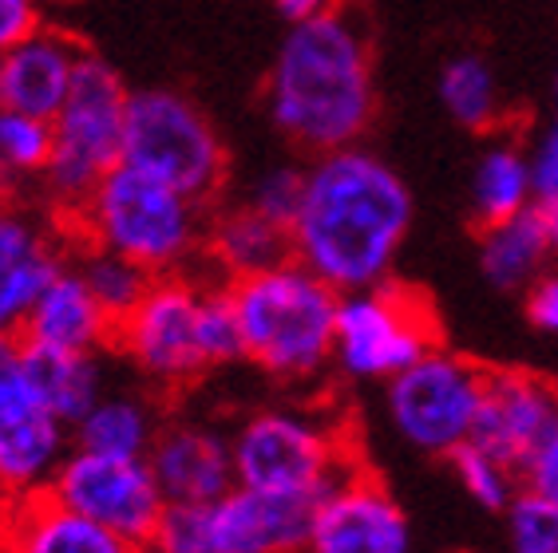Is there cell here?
Returning <instances> with one entry per match:
<instances>
[{
  "instance_id": "cell-1",
  "label": "cell",
  "mask_w": 558,
  "mask_h": 553,
  "mask_svg": "<svg viewBox=\"0 0 558 553\" xmlns=\"http://www.w3.org/2000/svg\"><path fill=\"white\" fill-rule=\"evenodd\" d=\"M412 218L416 202L409 182L376 150L317 155L305 167V191L290 222L293 261L333 293L385 285L412 234Z\"/></svg>"
},
{
  "instance_id": "cell-2",
  "label": "cell",
  "mask_w": 558,
  "mask_h": 553,
  "mask_svg": "<svg viewBox=\"0 0 558 553\" xmlns=\"http://www.w3.org/2000/svg\"><path fill=\"white\" fill-rule=\"evenodd\" d=\"M266 111L313 159L361 147L376 119V60L365 28L341 9L290 24L266 75Z\"/></svg>"
},
{
  "instance_id": "cell-3",
  "label": "cell",
  "mask_w": 558,
  "mask_h": 553,
  "mask_svg": "<svg viewBox=\"0 0 558 553\" xmlns=\"http://www.w3.org/2000/svg\"><path fill=\"white\" fill-rule=\"evenodd\" d=\"M111 348L159 392H183L210 368L242 356L230 285L218 276H155L143 300L116 324Z\"/></svg>"
},
{
  "instance_id": "cell-4",
  "label": "cell",
  "mask_w": 558,
  "mask_h": 553,
  "mask_svg": "<svg viewBox=\"0 0 558 553\" xmlns=\"http://www.w3.org/2000/svg\"><path fill=\"white\" fill-rule=\"evenodd\" d=\"M206 222H210L206 206L119 162L87 194V202L60 225L72 245L116 254L150 276H171L186 273L203 257Z\"/></svg>"
},
{
  "instance_id": "cell-5",
  "label": "cell",
  "mask_w": 558,
  "mask_h": 553,
  "mask_svg": "<svg viewBox=\"0 0 558 553\" xmlns=\"http://www.w3.org/2000/svg\"><path fill=\"white\" fill-rule=\"evenodd\" d=\"M341 293L298 261L230 281L242 356L278 383H313L333 368Z\"/></svg>"
},
{
  "instance_id": "cell-6",
  "label": "cell",
  "mask_w": 558,
  "mask_h": 553,
  "mask_svg": "<svg viewBox=\"0 0 558 553\" xmlns=\"http://www.w3.org/2000/svg\"><path fill=\"white\" fill-rule=\"evenodd\" d=\"M234 482L266 494L317 502L325 490L361 467L344 427L313 407L269 404L230 431Z\"/></svg>"
},
{
  "instance_id": "cell-7",
  "label": "cell",
  "mask_w": 558,
  "mask_h": 553,
  "mask_svg": "<svg viewBox=\"0 0 558 553\" xmlns=\"http://www.w3.org/2000/svg\"><path fill=\"white\" fill-rule=\"evenodd\" d=\"M131 87L123 75L87 52L64 107L52 119V162L40 186L52 202L56 218L64 222L87 194L123 162V131H128Z\"/></svg>"
},
{
  "instance_id": "cell-8",
  "label": "cell",
  "mask_w": 558,
  "mask_h": 553,
  "mask_svg": "<svg viewBox=\"0 0 558 553\" xmlns=\"http://www.w3.org/2000/svg\"><path fill=\"white\" fill-rule=\"evenodd\" d=\"M123 162L215 210L230 182V155L203 107L174 87L131 91Z\"/></svg>"
},
{
  "instance_id": "cell-9",
  "label": "cell",
  "mask_w": 558,
  "mask_h": 553,
  "mask_svg": "<svg viewBox=\"0 0 558 553\" xmlns=\"http://www.w3.org/2000/svg\"><path fill=\"white\" fill-rule=\"evenodd\" d=\"M432 348H440V320L416 288L385 281L337 300L333 368L344 380L388 383Z\"/></svg>"
},
{
  "instance_id": "cell-10",
  "label": "cell",
  "mask_w": 558,
  "mask_h": 553,
  "mask_svg": "<svg viewBox=\"0 0 558 553\" xmlns=\"http://www.w3.org/2000/svg\"><path fill=\"white\" fill-rule=\"evenodd\" d=\"M313 502L234 487L210 506H167L147 553H305Z\"/></svg>"
},
{
  "instance_id": "cell-11",
  "label": "cell",
  "mask_w": 558,
  "mask_h": 553,
  "mask_svg": "<svg viewBox=\"0 0 558 553\" xmlns=\"http://www.w3.org/2000/svg\"><path fill=\"white\" fill-rule=\"evenodd\" d=\"M487 368L440 344L385 383V415L400 443L432 458H451L472 443L484 404Z\"/></svg>"
},
{
  "instance_id": "cell-12",
  "label": "cell",
  "mask_w": 558,
  "mask_h": 553,
  "mask_svg": "<svg viewBox=\"0 0 558 553\" xmlns=\"http://www.w3.org/2000/svg\"><path fill=\"white\" fill-rule=\"evenodd\" d=\"M72 451V431L44 407L21 336H0V502L44 494Z\"/></svg>"
},
{
  "instance_id": "cell-13",
  "label": "cell",
  "mask_w": 558,
  "mask_h": 553,
  "mask_svg": "<svg viewBox=\"0 0 558 553\" xmlns=\"http://www.w3.org/2000/svg\"><path fill=\"white\" fill-rule=\"evenodd\" d=\"M44 494H52L72 514L96 521L143 550L150 545L162 511H167V499L150 475L147 458L96 455V451L75 447L64 455Z\"/></svg>"
},
{
  "instance_id": "cell-14",
  "label": "cell",
  "mask_w": 558,
  "mask_h": 553,
  "mask_svg": "<svg viewBox=\"0 0 558 553\" xmlns=\"http://www.w3.org/2000/svg\"><path fill=\"white\" fill-rule=\"evenodd\" d=\"M305 553H412V521L385 479L353 467L313 502Z\"/></svg>"
},
{
  "instance_id": "cell-15",
  "label": "cell",
  "mask_w": 558,
  "mask_h": 553,
  "mask_svg": "<svg viewBox=\"0 0 558 553\" xmlns=\"http://www.w3.org/2000/svg\"><path fill=\"white\" fill-rule=\"evenodd\" d=\"M68 245L64 225L0 194V336H21L44 285L72 261Z\"/></svg>"
},
{
  "instance_id": "cell-16",
  "label": "cell",
  "mask_w": 558,
  "mask_h": 553,
  "mask_svg": "<svg viewBox=\"0 0 558 553\" xmlns=\"http://www.w3.org/2000/svg\"><path fill=\"white\" fill-rule=\"evenodd\" d=\"M558 423V383L523 368H487L484 404L475 415L472 443L523 475L550 427Z\"/></svg>"
},
{
  "instance_id": "cell-17",
  "label": "cell",
  "mask_w": 558,
  "mask_h": 553,
  "mask_svg": "<svg viewBox=\"0 0 558 553\" xmlns=\"http://www.w3.org/2000/svg\"><path fill=\"white\" fill-rule=\"evenodd\" d=\"M147 467L167 506H210L238 487L230 435L198 419H167L147 451Z\"/></svg>"
},
{
  "instance_id": "cell-18",
  "label": "cell",
  "mask_w": 558,
  "mask_h": 553,
  "mask_svg": "<svg viewBox=\"0 0 558 553\" xmlns=\"http://www.w3.org/2000/svg\"><path fill=\"white\" fill-rule=\"evenodd\" d=\"M84 56L87 48L72 33L40 24L33 36L0 52V107L52 123L72 91Z\"/></svg>"
},
{
  "instance_id": "cell-19",
  "label": "cell",
  "mask_w": 558,
  "mask_h": 553,
  "mask_svg": "<svg viewBox=\"0 0 558 553\" xmlns=\"http://www.w3.org/2000/svg\"><path fill=\"white\" fill-rule=\"evenodd\" d=\"M0 553H147L143 545L80 518L52 494L0 506Z\"/></svg>"
},
{
  "instance_id": "cell-20",
  "label": "cell",
  "mask_w": 558,
  "mask_h": 553,
  "mask_svg": "<svg viewBox=\"0 0 558 553\" xmlns=\"http://www.w3.org/2000/svg\"><path fill=\"white\" fill-rule=\"evenodd\" d=\"M21 341L33 348L108 352L116 341V320L99 309V300L92 297L75 261H68L36 297L33 312L21 329Z\"/></svg>"
},
{
  "instance_id": "cell-21",
  "label": "cell",
  "mask_w": 558,
  "mask_h": 553,
  "mask_svg": "<svg viewBox=\"0 0 558 553\" xmlns=\"http://www.w3.org/2000/svg\"><path fill=\"white\" fill-rule=\"evenodd\" d=\"M203 257L210 261L218 281L230 285V281H242V276L266 273V269L293 261L290 230L262 218L246 202L222 206V210H210Z\"/></svg>"
},
{
  "instance_id": "cell-22",
  "label": "cell",
  "mask_w": 558,
  "mask_h": 553,
  "mask_svg": "<svg viewBox=\"0 0 558 553\" xmlns=\"http://www.w3.org/2000/svg\"><path fill=\"white\" fill-rule=\"evenodd\" d=\"M159 404L143 392H104L99 404L72 427L75 451H96V455H123L147 458L150 443L162 431Z\"/></svg>"
},
{
  "instance_id": "cell-23",
  "label": "cell",
  "mask_w": 558,
  "mask_h": 553,
  "mask_svg": "<svg viewBox=\"0 0 558 553\" xmlns=\"http://www.w3.org/2000/svg\"><path fill=\"white\" fill-rule=\"evenodd\" d=\"M24 360L33 376L44 407L72 431L99 395L108 392V372H104V352H60V348H33L24 344Z\"/></svg>"
},
{
  "instance_id": "cell-24",
  "label": "cell",
  "mask_w": 558,
  "mask_h": 553,
  "mask_svg": "<svg viewBox=\"0 0 558 553\" xmlns=\"http://www.w3.org/2000/svg\"><path fill=\"white\" fill-rule=\"evenodd\" d=\"M547 225L538 206L507 218V222L480 225V269L495 288L504 293H526L550 266Z\"/></svg>"
},
{
  "instance_id": "cell-25",
  "label": "cell",
  "mask_w": 558,
  "mask_h": 553,
  "mask_svg": "<svg viewBox=\"0 0 558 553\" xmlns=\"http://www.w3.org/2000/svg\"><path fill=\"white\" fill-rule=\"evenodd\" d=\"M535 206V179H531V155L515 138L487 143L472 174V213L480 225L507 222L515 213Z\"/></svg>"
},
{
  "instance_id": "cell-26",
  "label": "cell",
  "mask_w": 558,
  "mask_h": 553,
  "mask_svg": "<svg viewBox=\"0 0 558 553\" xmlns=\"http://www.w3.org/2000/svg\"><path fill=\"white\" fill-rule=\"evenodd\" d=\"M444 111L451 123H460L463 131H495L499 115H504V96H499V79L495 67L487 64L480 52H456L448 64L440 67L436 79Z\"/></svg>"
},
{
  "instance_id": "cell-27",
  "label": "cell",
  "mask_w": 558,
  "mask_h": 553,
  "mask_svg": "<svg viewBox=\"0 0 558 553\" xmlns=\"http://www.w3.org/2000/svg\"><path fill=\"white\" fill-rule=\"evenodd\" d=\"M75 249H80V254H72V261H75V269H80V276L87 281V288H92V297H96L99 309L119 324V320L140 305L155 276L143 273V269L131 266V261H123V257L104 254V249H84V245H75Z\"/></svg>"
},
{
  "instance_id": "cell-28",
  "label": "cell",
  "mask_w": 558,
  "mask_h": 553,
  "mask_svg": "<svg viewBox=\"0 0 558 553\" xmlns=\"http://www.w3.org/2000/svg\"><path fill=\"white\" fill-rule=\"evenodd\" d=\"M52 162V123L0 107V171L9 182L44 179Z\"/></svg>"
},
{
  "instance_id": "cell-29",
  "label": "cell",
  "mask_w": 558,
  "mask_h": 553,
  "mask_svg": "<svg viewBox=\"0 0 558 553\" xmlns=\"http://www.w3.org/2000/svg\"><path fill=\"white\" fill-rule=\"evenodd\" d=\"M448 467H451V475H456V482H460L463 494L487 514H504L507 506L515 502L519 490H523L519 470H511L507 463L487 455L484 447H475V443L456 451V455L448 458Z\"/></svg>"
},
{
  "instance_id": "cell-30",
  "label": "cell",
  "mask_w": 558,
  "mask_h": 553,
  "mask_svg": "<svg viewBox=\"0 0 558 553\" xmlns=\"http://www.w3.org/2000/svg\"><path fill=\"white\" fill-rule=\"evenodd\" d=\"M504 521L511 553H558V499L523 487L504 511Z\"/></svg>"
},
{
  "instance_id": "cell-31",
  "label": "cell",
  "mask_w": 558,
  "mask_h": 553,
  "mask_svg": "<svg viewBox=\"0 0 558 553\" xmlns=\"http://www.w3.org/2000/svg\"><path fill=\"white\" fill-rule=\"evenodd\" d=\"M301 191H305V167H290L286 162V167H269L266 174H258L242 202L250 210H258L262 218H269V222L290 230V222L298 218Z\"/></svg>"
},
{
  "instance_id": "cell-32",
  "label": "cell",
  "mask_w": 558,
  "mask_h": 553,
  "mask_svg": "<svg viewBox=\"0 0 558 553\" xmlns=\"http://www.w3.org/2000/svg\"><path fill=\"white\" fill-rule=\"evenodd\" d=\"M531 179H535V202H550L558 198V84H555V119L550 127L538 135L531 150Z\"/></svg>"
},
{
  "instance_id": "cell-33",
  "label": "cell",
  "mask_w": 558,
  "mask_h": 553,
  "mask_svg": "<svg viewBox=\"0 0 558 553\" xmlns=\"http://www.w3.org/2000/svg\"><path fill=\"white\" fill-rule=\"evenodd\" d=\"M44 24V0H0V52L33 36Z\"/></svg>"
},
{
  "instance_id": "cell-34",
  "label": "cell",
  "mask_w": 558,
  "mask_h": 553,
  "mask_svg": "<svg viewBox=\"0 0 558 553\" xmlns=\"http://www.w3.org/2000/svg\"><path fill=\"white\" fill-rule=\"evenodd\" d=\"M523 309H526V320H531L538 332L558 336V273H550V269H547L535 285L526 288Z\"/></svg>"
},
{
  "instance_id": "cell-35",
  "label": "cell",
  "mask_w": 558,
  "mask_h": 553,
  "mask_svg": "<svg viewBox=\"0 0 558 553\" xmlns=\"http://www.w3.org/2000/svg\"><path fill=\"white\" fill-rule=\"evenodd\" d=\"M519 479H523L526 490H538V494L558 499V423L550 427V435L543 439V447L531 455V463L523 467Z\"/></svg>"
},
{
  "instance_id": "cell-36",
  "label": "cell",
  "mask_w": 558,
  "mask_h": 553,
  "mask_svg": "<svg viewBox=\"0 0 558 553\" xmlns=\"http://www.w3.org/2000/svg\"><path fill=\"white\" fill-rule=\"evenodd\" d=\"M281 12V21L286 24H305V21H317L325 12L337 9V0H274Z\"/></svg>"
},
{
  "instance_id": "cell-37",
  "label": "cell",
  "mask_w": 558,
  "mask_h": 553,
  "mask_svg": "<svg viewBox=\"0 0 558 553\" xmlns=\"http://www.w3.org/2000/svg\"><path fill=\"white\" fill-rule=\"evenodd\" d=\"M538 213H543V225H547V242H550V254L558 257V198L550 202H535Z\"/></svg>"
},
{
  "instance_id": "cell-38",
  "label": "cell",
  "mask_w": 558,
  "mask_h": 553,
  "mask_svg": "<svg viewBox=\"0 0 558 553\" xmlns=\"http://www.w3.org/2000/svg\"><path fill=\"white\" fill-rule=\"evenodd\" d=\"M0 194H9V179H4V171H0Z\"/></svg>"
}]
</instances>
